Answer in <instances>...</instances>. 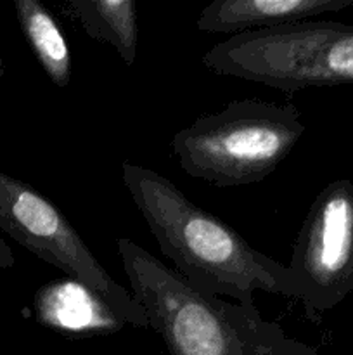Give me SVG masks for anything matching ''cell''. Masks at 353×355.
I'll return each mask as SVG.
<instances>
[{"label":"cell","instance_id":"cell-8","mask_svg":"<svg viewBox=\"0 0 353 355\" xmlns=\"http://www.w3.org/2000/svg\"><path fill=\"white\" fill-rule=\"evenodd\" d=\"M353 6V0H213L201 10L197 30L230 33L270 30L301 23L308 17L336 12Z\"/></svg>","mask_w":353,"mask_h":355},{"label":"cell","instance_id":"cell-4","mask_svg":"<svg viewBox=\"0 0 353 355\" xmlns=\"http://www.w3.org/2000/svg\"><path fill=\"white\" fill-rule=\"evenodd\" d=\"M203 64L217 75L263 83L286 94L353 83V26L301 21L235 35L213 45L203 55Z\"/></svg>","mask_w":353,"mask_h":355},{"label":"cell","instance_id":"cell-11","mask_svg":"<svg viewBox=\"0 0 353 355\" xmlns=\"http://www.w3.org/2000/svg\"><path fill=\"white\" fill-rule=\"evenodd\" d=\"M3 73H6V66H3V61H2V58H0V76H2Z\"/></svg>","mask_w":353,"mask_h":355},{"label":"cell","instance_id":"cell-9","mask_svg":"<svg viewBox=\"0 0 353 355\" xmlns=\"http://www.w3.org/2000/svg\"><path fill=\"white\" fill-rule=\"evenodd\" d=\"M68 12L90 38L113 45L127 66L137 59V9L132 0H68Z\"/></svg>","mask_w":353,"mask_h":355},{"label":"cell","instance_id":"cell-10","mask_svg":"<svg viewBox=\"0 0 353 355\" xmlns=\"http://www.w3.org/2000/svg\"><path fill=\"white\" fill-rule=\"evenodd\" d=\"M14 9L21 31L48 80L61 89L68 87L71 82V52L55 17L38 0H16Z\"/></svg>","mask_w":353,"mask_h":355},{"label":"cell","instance_id":"cell-2","mask_svg":"<svg viewBox=\"0 0 353 355\" xmlns=\"http://www.w3.org/2000/svg\"><path fill=\"white\" fill-rule=\"evenodd\" d=\"M118 253L130 293L172 355H301L310 350L287 338L275 322L262 319L256 307L194 290L132 239H118Z\"/></svg>","mask_w":353,"mask_h":355},{"label":"cell","instance_id":"cell-1","mask_svg":"<svg viewBox=\"0 0 353 355\" xmlns=\"http://www.w3.org/2000/svg\"><path fill=\"white\" fill-rule=\"evenodd\" d=\"M121 180L163 255L189 286L211 297H230L255 307V291L300 300L284 263L253 248L221 218L194 205L172 180L125 162Z\"/></svg>","mask_w":353,"mask_h":355},{"label":"cell","instance_id":"cell-7","mask_svg":"<svg viewBox=\"0 0 353 355\" xmlns=\"http://www.w3.org/2000/svg\"><path fill=\"white\" fill-rule=\"evenodd\" d=\"M33 312L42 326L69 338L113 335L125 326L100 295L68 276L37 291Z\"/></svg>","mask_w":353,"mask_h":355},{"label":"cell","instance_id":"cell-6","mask_svg":"<svg viewBox=\"0 0 353 355\" xmlns=\"http://www.w3.org/2000/svg\"><path fill=\"white\" fill-rule=\"evenodd\" d=\"M310 321L353 291V180L325 186L310 205L287 266Z\"/></svg>","mask_w":353,"mask_h":355},{"label":"cell","instance_id":"cell-5","mask_svg":"<svg viewBox=\"0 0 353 355\" xmlns=\"http://www.w3.org/2000/svg\"><path fill=\"white\" fill-rule=\"evenodd\" d=\"M0 229L104 298L125 324L151 328L134 295L100 266L71 222L30 184L0 172Z\"/></svg>","mask_w":353,"mask_h":355},{"label":"cell","instance_id":"cell-3","mask_svg":"<svg viewBox=\"0 0 353 355\" xmlns=\"http://www.w3.org/2000/svg\"><path fill=\"white\" fill-rule=\"evenodd\" d=\"M307 132L293 104L235 99L173 135L180 168L218 187L265 180Z\"/></svg>","mask_w":353,"mask_h":355},{"label":"cell","instance_id":"cell-12","mask_svg":"<svg viewBox=\"0 0 353 355\" xmlns=\"http://www.w3.org/2000/svg\"><path fill=\"white\" fill-rule=\"evenodd\" d=\"M352 165H353V156H352Z\"/></svg>","mask_w":353,"mask_h":355}]
</instances>
